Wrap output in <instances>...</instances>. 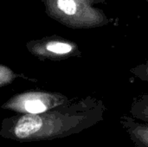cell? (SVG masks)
<instances>
[{"instance_id": "cell-1", "label": "cell", "mask_w": 148, "mask_h": 147, "mask_svg": "<svg viewBox=\"0 0 148 147\" xmlns=\"http://www.w3.org/2000/svg\"><path fill=\"white\" fill-rule=\"evenodd\" d=\"M107 107L96 97L72 100L41 114H26L14 123L16 139H52L79 133L103 120Z\"/></svg>"}, {"instance_id": "cell-2", "label": "cell", "mask_w": 148, "mask_h": 147, "mask_svg": "<svg viewBox=\"0 0 148 147\" xmlns=\"http://www.w3.org/2000/svg\"><path fill=\"white\" fill-rule=\"evenodd\" d=\"M69 100L61 94H26L16 100L12 107L28 114H41L62 106Z\"/></svg>"}, {"instance_id": "cell-3", "label": "cell", "mask_w": 148, "mask_h": 147, "mask_svg": "<svg viewBox=\"0 0 148 147\" xmlns=\"http://www.w3.org/2000/svg\"><path fill=\"white\" fill-rule=\"evenodd\" d=\"M27 46L33 54L51 59H64L81 55L76 44L60 37H46L32 41Z\"/></svg>"}, {"instance_id": "cell-4", "label": "cell", "mask_w": 148, "mask_h": 147, "mask_svg": "<svg viewBox=\"0 0 148 147\" xmlns=\"http://www.w3.org/2000/svg\"><path fill=\"white\" fill-rule=\"evenodd\" d=\"M120 122L134 146L148 147V122L138 120L127 115H122Z\"/></svg>"}, {"instance_id": "cell-5", "label": "cell", "mask_w": 148, "mask_h": 147, "mask_svg": "<svg viewBox=\"0 0 148 147\" xmlns=\"http://www.w3.org/2000/svg\"><path fill=\"white\" fill-rule=\"evenodd\" d=\"M130 113L133 118L148 122V93H145L134 98L131 107Z\"/></svg>"}, {"instance_id": "cell-6", "label": "cell", "mask_w": 148, "mask_h": 147, "mask_svg": "<svg viewBox=\"0 0 148 147\" xmlns=\"http://www.w3.org/2000/svg\"><path fill=\"white\" fill-rule=\"evenodd\" d=\"M130 73L140 80L148 83V61L130 68Z\"/></svg>"}]
</instances>
